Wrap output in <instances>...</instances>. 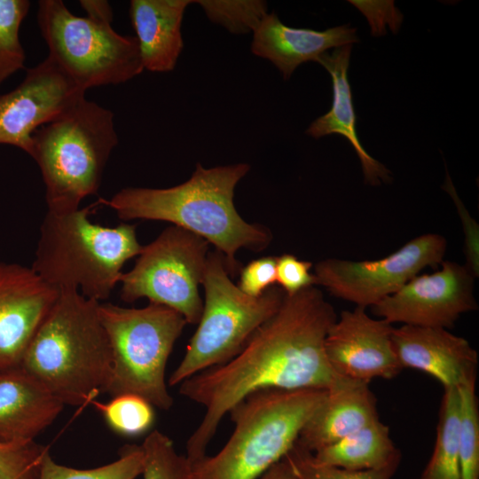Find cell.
Masks as SVG:
<instances>
[{
    "mask_svg": "<svg viewBox=\"0 0 479 479\" xmlns=\"http://www.w3.org/2000/svg\"><path fill=\"white\" fill-rule=\"evenodd\" d=\"M336 319L334 307L314 286L286 294L236 356L180 383L179 393L205 408L186 443L190 462L207 455L223 418L247 396L270 389H326L334 372L325 340Z\"/></svg>",
    "mask_w": 479,
    "mask_h": 479,
    "instance_id": "6da1fadb",
    "label": "cell"
},
{
    "mask_svg": "<svg viewBox=\"0 0 479 479\" xmlns=\"http://www.w3.org/2000/svg\"><path fill=\"white\" fill-rule=\"evenodd\" d=\"M250 166L237 163L204 168L197 163L191 177L169 188L126 187L99 202L120 219L165 221L189 231L215 246L225 258L230 275L240 265L237 251H260L271 234L260 224L247 223L234 205V191Z\"/></svg>",
    "mask_w": 479,
    "mask_h": 479,
    "instance_id": "7a4b0ae2",
    "label": "cell"
},
{
    "mask_svg": "<svg viewBox=\"0 0 479 479\" xmlns=\"http://www.w3.org/2000/svg\"><path fill=\"white\" fill-rule=\"evenodd\" d=\"M99 303L60 290L25 354L21 368L64 404H91L109 381L112 350Z\"/></svg>",
    "mask_w": 479,
    "mask_h": 479,
    "instance_id": "3957f363",
    "label": "cell"
},
{
    "mask_svg": "<svg viewBox=\"0 0 479 479\" xmlns=\"http://www.w3.org/2000/svg\"><path fill=\"white\" fill-rule=\"evenodd\" d=\"M90 212L91 207L47 212L31 268L59 291L77 290L101 302L120 282L123 265L138 255L143 246L135 225L104 226L90 221Z\"/></svg>",
    "mask_w": 479,
    "mask_h": 479,
    "instance_id": "277c9868",
    "label": "cell"
},
{
    "mask_svg": "<svg viewBox=\"0 0 479 479\" xmlns=\"http://www.w3.org/2000/svg\"><path fill=\"white\" fill-rule=\"evenodd\" d=\"M326 389H263L229 412L234 423L216 454L192 463V479H258L283 459L304 425L326 397Z\"/></svg>",
    "mask_w": 479,
    "mask_h": 479,
    "instance_id": "5b68a950",
    "label": "cell"
},
{
    "mask_svg": "<svg viewBox=\"0 0 479 479\" xmlns=\"http://www.w3.org/2000/svg\"><path fill=\"white\" fill-rule=\"evenodd\" d=\"M118 141L113 112L85 97L38 128L29 155L43 177L47 212L75 211L97 194Z\"/></svg>",
    "mask_w": 479,
    "mask_h": 479,
    "instance_id": "8992f818",
    "label": "cell"
},
{
    "mask_svg": "<svg viewBox=\"0 0 479 479\" xmlns=\"http://www.w3.org/2000/svg\"><path fill=\"white\" fill-rule=\"evenodd\" d=\"M98 311L112 350V371L104 393L112 397L134 394L154 407L169 410L173 398L165 371L185 318L153 302L143 308L100 302Z\"/></svg>",
    "mask_w": 479,
    "mask_h": 479,
    "instance_id": "52a82bcc",
    "label": "cell"
},
{
    "mask_svg": "<svg viewBox=\"0 0 479 479\" xmlns=\"http://www.w3.org/2000/svg\"><path fill=\"white\" fill-rule=\"evenodd\" d=\"M201 285L205 300L198 327L169 378V386L236 356L255 330L278 311L286 296L282 288L274 286L257 297L244 294L232 283L225 258L217 250L208 252Z\"/></svg>",
    "mask_w": 479,
    "mask_h": 479,
    "instance_id": "ba28073f",
    "label": "cell"
},
{
    "mask_svg": "<svg viewBox=\"0 0 479 479\" xmlns=\"http://www.w3.org/2000/svg\"><path fill=\"white\" fill-rule=\"evenodd\" d=\"M36 19L47 57L85 91L127 82L144 70L136 37L112 23L73 14L62 0H40Z\"/></svg>",
    "mask_w": 479,
    "mask_h": 479,
    "instance_id": "9c48e42d",
    "label": "cell"
},
{
    "mask_svg": "<svg viewBox=\"0 0 479 479\" xmlns=\"http://www.w3.org/2000/svg\"><path fill=\"white\" fill-rule=\"evenodd\" d=\"M209 243L176 225L164 229L151 243L143 246L134 267L122 273L121 299L149 302L179 312L187 324H197L203 301L200 295Z\"/></svg>",
    "mask_w": 479,
    "mask_h": 479,
    "instance_id": "30bf717a",
    "label": "cell"
},
{
    "mask_svg": "<svg viewBox=\"0 0 479 479\" xmlns=\"http://www.w3.org/2000/svg\"><path fill=\"white\" fill-rule=\"evenodd\" d=\"M446 248L444 237L427 233L381 259H325L315 266L316 285L326 287L337 298L366 309L398 291L422 269L440 264Z\"/></svg>",
    "mask_w": 479,
    "mask_h": 479,
    "instance_id": "8fae6325",
    "label": "cell"
},
{
    "mask_svg": "<svg viewBox=\"0 0 479 479\" xmlns=\"http://www.w3.org/2000/svg\"><path fill=\"white\" fill-rule=\"evenodd\" d=\"M475 278L466 265L443 261L441 270L416 275L372 313L390 324L452 328L461 314L477 310Z\"/></svg>",
    "mask_w": 479,
    "mask_h": 479,
    "instance_id": "7c38bea8",
    "label": "cell"
},
{
    "mask_svg": "<svg viewBox=\"0 0 479 479\" xmlns=\"http://www.w3.org/2000/svg\"><path fill=\"white\" fill-rule=\"evenodd\" d=\"M85 92L49 57L27 68L16 88L0 95V145L29 154L33 133L84 98Z\"/></svg>",
    "mask_w": 479,
    "mask_h": 479,
    "instance_id": "4fadbf2b",
    "label": "cell"
},
{
    "mask_svg": "<svg viewBox=\"0 0 479 479\" xmlns=\"http://www.w3.org/2000/svg\"><path fill=\"white\" fill-rule=\"evenodd\" d=\"M392 324L365 309L343 310L329 329L325 352L334 373L369 383L392 379L403 370L392 342Z\"/></svg>",
    "mask_w": 479,
    "mask_h": 479,
    "instance_id": "5bb4252c",
    "label": "cell"
},
{
    "mask_svg": "<svg viewBox=\"0 0 479 479\" xmlns=\"http://www.w3.org/2000/svg\"><path fill=\"white\" fill-rule=\"evenodd\" d=\"M59 294L31 267L0 263V373L21 367Z\"/></svg>",
    "mask_w": 479,
    "mask_h": 479,
    "instance_id": "9a60e30c",
    "label": "cell"
},
{
    "mask_svg": "<svg viewBox=\"0 0 479 479\" xmlns=\"http://www.w3.org/2000/svg\"><path fill=\"white\" fill-rule=\"evenodd\" d=\"M392 342L402 368L422 371L447 388L476 380L478 355L467 340L442 327L403 325Z\"/></svg>",
    "mask_w": 479,
    "mask_h": 479,
    "instance_id": "2e32d148",
    "label": "cell"
},
{
    "mask_svg": "<svg viewBox=\"0 0 479 479\" xmlns=\"http://www.w3.org/2000/svg\"><path fill=\"white\" fill-rule=\"evenodd\" d=\"M326 397L302 429L297 443L314 452L379 420L369 383L334 373Z\"/></svg>",
    "mask_w": 479,
    "mask_h": 479,
    "instance_id": "e0dca14e",
    "label": "cell"
},
{
    "mask_svg": "<svg viewBox=\"0 0 479 479\" xmlns=\"http://www.w3.org/2000/svg\"><path fill=\"white\" fill-rule=\"evenodd\" d=\"M359 42L349 24L324 31L295 28L282 23L275 12L267 13L253 33L251 51L271 61L287 80L302 63L316 61L329 49Z\"/></svg>",
    "mask_w": 479,
    "mask_h": 479,
    "instance_id": "ac0fdd59",
    "label": "cell"
},
{
    "mask_svg": "<svg viewBox=\"0 0 479 479\" xmlns=\"http://www.w3.org/2000/svg\"><path fill=\"white\" fill-rule=\"evenodd\" d=\"M64 405L21 367L0 373V442L34 441Z\"/></svg>",
    "mask_w": 479,
    "mask_h": 479,
    "instance_id": "d6986e66",
    "label": "cell"
},
{
    "mask_svg": "<svg viewBox=\"0 0 479 479\" xmlns=\"http://www.w3.org/2000/svg\"><path fill=\"white\" fill-rule=\"evenodd\" d=\"M351 50L352 44L344 45L334 49L331 53H323L317 60L332 77L333 102L326 114L311 122L306 134L316 139L330 134L343 136L359 158L365 182L371 185H379L382 182H391V172L365 150L357 133V116L348 79Z\"/></svg>",
    "mask_w": 479,
    "mask_h": 479,
    "instance_id": "ffe728a7",
    "label": "cell"
},
{
    "mask_svg": "<svg viewBox=\"0 0 479 479\" xmlns=\"http://www.w3.org/2000/svg\"><path fill=\"white\" fill-rule=\"evenodd\" d=\"M189 0H131L130 17L144 70L175 69L184 49L182 22Z\"/></svg>",
    "mask_w": 479,
    "mask_h": 479,
    "instance_id": "44dd1931",
    "label": "cell"
},
{
    "mask_svg": "<svg viewBox=\"0 0 479 479\" xmlns=\"http://www.w3.org/2000/svg\"><path fill=\"white\" fill-rule=\"evenodd\" d=\"M312 453L323 464L351 471L379 469L401 460L389 427L380 419Z\"/></svg>",
    "mask_w": 479,
    "mask_h": 479,
    "instance_id": "7402d4cb",
    "label": "cell"
},
{
    "mask_svg": "<svg viewBox=\"0 0 479 479\" xmlns=\"http://www.w3.org/2000/svg\"><path fill=\"white\" fill-rule=\"evenodd\" d=\"M459 394L444 389L432 456L418 479H461L459 451Z\"/></svg>",
    "mask_w": 479,
    "mask_h": 479,
    "instance_id": "603a6c76",
    "label": "cell"
},
{
    "mask_svg": "<svg viewBox=\"0 0 479 479\" xmlns=\"http://www.w3.org/2000/svg\"><path fill=\"white\" fill-rule=\"evenodd\" d=\"M144 452L141 445L126 444L114 461L79 469L57 463L48 452L43 459L38 479H136L141 475Z\"/></svg>",
    "mask_w": 479,
    "mask_h": 479,
    "instance_id": "cb8c5ba5",
    "label": "cell"
},
{
    "mask_svg": "<svg viewBox=\"0 0 479 479\" xmlns=\"http://www.w3.org/2000/svg\"><path fill=\"white\" fill-rule=\"evenodd\" d=\"M30 7L27 0H0V86L24 68L26 53L20 28Z\"/></svg>",
    "mask_w": 479,
    "mask_h": 479,
    "instance_id": "d4e9b609",
    "label": "cell"
},
{
    "mask_svg": "<svg viewBox=\"0 0 479 479\" xmlns=\"http://www.w3.org/2000/svg\"><path fill=\"white\" fill-rule=\"evenodd\" d=\"M475 384L476 380H473L458 388L461 479H479V412Z\"/></svg>",
    "mask_w": 479,
    "mask_h": 479,
    "instance_id": "484cf974",
    "label": "cell"
},
{
    "mask_svg": "<svg viewBox=\"0 0 479 479\" xmlns=\"http://www.w3.org/2000/svg\"><path fill=\"white\" fill-rule=\"evenodd\" d=\"M109 428L125 436H137L147 432L154 421L153 406L143 397L123 394L106 403L92 401Z\"/></svg>",
    "mask_w": 479,
    "mask_h": 479,
    "instance_id": "4316f807",
    "label": "cell"
},
{
    "mask_svg": "<svg viewBox=\"0 0 479 479\" xmlns=\"http://www.w3.org/2000/svg\"><path fill=\"white\" fill-rule=\"evenodd\" d=\"M144 452L142 479H192V463L179 454L173 441L154 429L141 444Z\"/></svg>",
    "mask_w": 479,
    "mask_h": 479,
    "instance_id": "83f0119b",
    "label": "cell"
},
{
    "mask_svg": "<svg viewBox=\"0 0 479 479\" xmlns=\"http://www.w3.org/2000/svg\"><path fill=\"white\" fill-rule=\"evenodd\" d=\"M208 19L232 34L254 33L268 13L261 0H197Z\"/></svg>",
    "mask_w": 479,
    "mask_h": 479,
    "instance_id": "f1b7e54d",
    "label": "cell"
},
{
    "mask_svg": "<svg viewBox=\"0 0 479 479\" xmlns=\"http://www.w3.org/2000/svg\"><path fill=\"white\" fill-rule=\"evenodd\" d=\"M285 459L297 479H392L400 464L397 460L379 469L346 470L318 461L311 452L297 442Z\"/></svg>",
    "mask_w": 479,
    "mask_h": 479,
    "instance_id": "f546056e",
    "label": "cell"
},
{
    "mask_svg": "<svg viewBox=\"0 0 479 479\" xmlns=\"http://www.w3.org/2000/svg\"><path fill=\"white\" fill-rule=\"evenodd\" d=\"M48 452L35 441L0 442V479H38Z\"/></svg>",
    "mask_w": 479,
    "mask_h": 479,
    "instance_id": "4dcf8cb0",
    "label": "cell"
},
{
    "mask_svg": "<svg viewBox=\"0 0 479 479\" xmlns=\"http://www.w3.org/2000/svg\"><path fill=\"white\" fill-rule=\"evenodd\" d=\"M312 263L298 259L293 255L285 254L277 257L276 282L287 295L315 286L316 278L310 270Z\"/></svg>",
    "mask_w": 479,
    "mask_h": 479,
    "instance_id": "1f68e13d",
    "label": "cell"
},
{
    "mask_svg": "<svg viewBox=\"0 0 479 479\" xmlns=\"http://www.w3.org/2000/svg\"><path fill=\"white\" fill-rule=\"evenodd\" d=\"M277 257L265 256L250 262L240 270L237 287L244 294L257 297L276 283Z\"/></svg>",
    "mask_w": 479,
    "mask_h": 479,
    "instance_id": "d6a6232c",
    "label": "cell"
},
{
    "mask_svg": "<svg viewBox=\"0 0 479 479\" xmlns=\"http://www.w3.org/2000/svg\"><path fill=\"white\" fill-rule=\"evenodd\" d=\"M80 4L86 12V17L107 23H112L113 11L110 4L105 0H82Z\"/></svg>",
    "mask_w": 479,
    "mask_h": 479,
    "instance_id": "836d02e7",
    "label": "cell"
},
{
    "mask_svg": "<svg viewBox=\"0 0 479 479\" xmlns=\"http://www.w3.org/2000/svg\"><path fill=\"white\" fill-rule=\"evenodd\" d=\"M258 479H297L291 466L284 458L274 464Z\"/></svg>",
    "mask_w": 479,
    "mask_h": 479,
    "instance_id": "e575fe53",
    "label": "cell"
}]
</instances>
